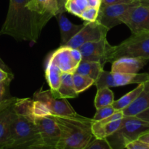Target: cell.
I'll return each instance as SVG.
<instances>
[{"label": "cell", "mask_w": 149, "mask_h": 149, "mask_svg": "<svg viewBox=\"0 0 149 149\" xmlns=\"http://www.w3.org/2000/svg\"><path fill=\"white\" fill-rule=\"evenodd\" d=\"M30 0H10L8 12L0 35H8L16 41L36 43L43 28L51 17L28 10Z\"/></svg>", "instance_id": "6da1fadb"}, {"label": "cell", "mask_w": 149, "mask_h": 149, "mask_svg": "<svg viewBox=\"0 0 149 149\" xmlns=\"http://www.w3.org/2000/svg\"><path fill=\"white\" fill-rule=\"evenodd\" d=\"M54 117L61 130V137L55 147L57 149H84L95 138L92 132L93 119L78 113Z\"/></svg>", "instance_id": "7a4b0ae2"}, {"label": "cell", "mask_w": 149, "mask_h": 149, "mask_svg": "<svg viewBox=\"0 0 149 149\" xmlns=\"http://www.w3.org/2000/svg\"><path fill=\"white\" fill-rule=\"evenodd\" d=\"M37 145L44 144L34 121L15 113L4 149H22Z\"/></svg>", "instance_id": "3957f363"}, {"label": "cell", "mask_w": 149, "mask_h": 149, "mask_svg": "<svg viewBox=\"0 0 149 149\" xmlns=\"http://www.w3.org/2000/svg\"><path fill=\"white\" fill-rule=\"evenodd\" d=\"M149 131V122L137 116H125L121 126L106 140L112 149H125L126 145L138 140Z\"/></svg>", "instance_id": "277c9868"}, {"label": "cell", "mask_w": 149, "mask_h": 149, "mask_svg": "<svg viewBox=\"0 0 149 149\" xmlns=\"http://www.w3.org/2000/svg\"><path fill=\"white\" fill-rule=\"evenodd\" d=\"M122 57L141 58L149 60V31L132 33L119 45L112 46L106 63H112Z\"/></svg>", "instance_id": "5b68a950"}, {"label": "cell", "mask_w": 149, "mask_h": 149, "mask_svg": "<svg viewBox=\"0 0 149 149\" xmlns=\"http://www.w3.org/2000/svg\"><path fill=\"white\" fill-rule=\"evenodd\" d=\"M149 81V74H126V73L111 72L103 70L95 82L96 88L115 87L126 86L132 84H141Z\"/></svg>", "instance_id": "8992f818"}, {"label": "cell", "mask_w": 149, "mask_h": 149, "mask_svg": "<svg viewBox=\"0 0 149 149\" xmlns=\"http://www.w3.org/2000/svg\"><path fill=\"white\" fill-rule=\"evenodd\" d=\"M109 29L97 21L84 22L79 31L63 46L79 48L87 42H97L106 38Z\"/></svg>", "instance_id": "52a82bcc"}, {"label": "cell", "mask_w": 149, "mask_h": 149, "mask_svg": "<svg viewBox=\"0 0 149 149\" xmlns=\"http://www.w3.org/2000/svg\"><path fill=\"white\" fill-rule=\"evenodd\" d=\"M132 33L149 31V7L139 4L132 6L122 18Z\"/></svg>", "instance_id": "ba28073f"}, {"label": "cell", "mask_w": 149, "mask_h": 149, "mask_svg": "<svg viewBox=\"0 0 149 149\" xmlns=\"http://www.w3.org/2000/svg\"><path fill=\"white\" fill-rule=\"evenodd\" d=\"M137 4L139 3L109 5L101 4L96 21L110 30L115 26L122 24V18L123 16L132 6Z\"/></svg>", "instance_id": "9c48e42d"}, {"label": "cell", "mask_w": 149, "mask_h": 149, "mask_svg": "<svg viewBox=\"0 0 149 149\" xmlns=\"http://www.w3.org/2000/svg\"><path fill=\"white\" fill-rule=\"evenodd\" d=\"M33 99L47 105L54 116H68L77 113L67 99L54 97L50 90H38L33 94Z\"/></svg>", "instance_id": "30bf717a"}, {"label": "cell", "mask_w": 149, "mask_h": 149, "mask_svg": "<svg viewBox=\"0 0 149 149\" xmlns=\"http://www.w3.org/2000/svg\"><path fill=\"white\" fill-rule=\"evenodd\" d=\"M34 122L44 145L56 147L61 137V130L53 115L35 117Z\"/></svg>", "instance_id": "8fae6325"}, {"label": "cell", "mask_w": 149, "mask_h": 149, "mask_svg": "<svg viewBox=\"0 0 149 149\" xmlns=\"http://www.w3.org/2000/svg\"><path fill=\"white\" fill-rule=\"evenodd\" d=\"M111 47L112 45H111L107 39L105 38L97 42H87L81 45L78 49L82 56L81 61H95L104 65L107 63L106 59Z\"/></svg>", "instance_id": "7c38bea8"}, {"label": "cell", "mask_w": 149, "mask_h": 149, "mask_svg": "<svg viewBox=\"0 0 149 149\" xmlns=\"http://www.w3.org/2000/svg\"><path fill=\"white\" fill-rule=\"evenodd\" d=\"M17 97H10L0 104V148L7 145L10 135V126L15 112L14 104Z\"/></svg>", "instance_id": "4fadbf2b"}, {"label": "cell", "mask_w": 149, "mask_h": 149, "mask_svg": "<svg viewBox=\"0 0 149 149\" xmlns=\"http://www.w3.org/2000/svg\"><path fill=\"white\" fill-rule=\"evenodd\" d=\"M49 57L62 73L74 74L79 65L73 59L70 47H68L61 46L54 52H50Z\"/></svg>", "instance_id": "5bb4252c"}, {"label": "cell", "mask_w": 149, "mask_h": 149, "mask_svg": "<svg viewBox=\"0 0 149 149\" xmlns=\"http://www.w3.org/2000/svg\"><path fill=\"white\" fill-rule=\"evenodd\" d=\"M148 60L141 58L122 57L112 62L111 72L135 74L142 69Z\"/></svg>", "instance_id": "9a60e30c"}, {"label": "cell", "mask_w": 149, "mask_h": 149, "mask_svg": "<svg viewBox=\"0 0 149 149\" xmlns=\"http://www.w3.org/2000/svg\"><path fill=\"white\" fill-rule=\"evenodd\" d=\"M55 17L58 20L61 31V46H63L79 31L83 24L77 25L73 23L65 17L64 13H58Z\"/></svg>", "instance_id": "2e32d148"}, {"label": "cell", "mask_w": 149, "mask_h": 149, "mask_svg": "<svg viewBox=\"0 0 149 149\" xmlns=\"http://www.w3.org/2000/svg\"><path fill=\"white\" fill-rule=\"evenodd\" d=\"M26 7L33 13L51 18L59 13L57 0H30Z\"/></svg>", "instance_id": "e0dca14e"}, {"label": "cell", "mask_w": 149, "mask_h": 149, "mask_svg": "<svg viewBox=\"0 0 149 149\" xmlns=\"http://www.w3.org/2000/svg\"><path fill=\"white\" fill-rule=\"evenodd\" d=\"M149 108V81L144 82V88L138 98L122 111L124 116H136Z\"/></svg>", "instance_id": "ac0fdd59"}, {"label": "cell", "mask_w": 149, "mask_h": 149, "mask_svg": "<svg viewBox=\"0 0 149 149\" xmlns=\"http://www.w3.org/2000/svg\"><path fill=\"white\" fill-rule=\"evenodd\" d=\"M45 73L47 82L49 86V90L52 94L54 95L58 91L61 85V75L63 73L53 63L49 55L47 56L45 63Z\"/></svg>", "instance_id": "d6986e66"}, {"label": "cell", "mask_w": 149, "mask_h": 149, "mask_svg": "<svg viewBox=\"0 0 149 149\" xmlns=\"http://www.w3.org/2000/svg\"><path fill=\"white\" fill-rule=\"evenodd\" d=\"M122 119L104 124L100 123L99 121H95L93 119V125H92V132L94 137L96 138L103 139L111 135L120 127Z\"/></svg>", "instance_id": "ffe728a7"}, {"label": "cell", "mask_w": 149, "mask_h": 149, "mask_svg": "<svg viewBox=\"0 0 149 149\" xmlns=\"http://www.w3.org/2000/svg\"><path fill=\"white\" fill-rule=\"evenodd\" d=\"M73 74L71 73H63L61 75V85L58 91L53 95L54 97L58 98L72 99L78 97L74 88V83L72 79Z\"/></svg>", "instance_id": "44dd1931"}, {"label": "cell", "mask_w": 149, "mask_h": 149, "mask_svg": "<svg viewBox=\"0 0 149 149\" xmlns=\"http://www.w3.org/2000/svg\"><path fill=\"white\" fill-rule=\"evenodd\" d=\"M104 65L95 61H81L77 66L75 72L81 75L87 76L93 79L95 81L97 79L100 73L103 70Z\"/></svg>", "instance_id": "7402d4cb"}, {"label": "cell", "mask_w": 149, "mask_h": 149, "mask_svg": "<svg viewBox=\"0 0 149 149\" xmlns=\"http://www.w3.org/2000/svg\"><path fill=\"white\" fill-rule=\"evenodd\" d=\"M144 88V83H141V84H138L137 87H135L134 90L132 91L129 92L128 93L125 94L122 97L118 100H114L112 104L113 107L116 109V111H122L125 110V109L130 106L137 98L138 96L140 95L142 91L143 90Z\"/></svg>", "instance_id": "603a6c76"}, {"label": "cell", "mask_w": 149, "mask_h": 149, "mask_svg": "<svg viewBox=\"0 0 149 149\" xmlns=\"http://www.w3.org/2000/svg\"><path fill=\"white\" fill-rule=\"evenodd\" d=\"M33 98H17L14 104V111L19 116H24L31 120L34 121V115L33 113Z\"/></svg>", "instance_id": "cb8c5ba5"}, {"label": "cell", "mask_w": 149, "mask_h": 149, "mask_svg": "<svg viewBox=\"0 0 149 149\" xmlns=\"http://www.w3.org/2000/svg\"><path fill=\"white\" fill-rule=\"evenodd\" d=\"M114 101V95L109 87H103L97 89L95 97V107L96 109L105 106H111Z\"/></svg>", "instance_id": "d4e9b609"}, {"label": "cell", "mask_w": 149, "mask_h": 149, "mask_svg": "<svg viewBox=\"0 0 149 149\" xmlns=\"http://www.w3.org/2000/svg\"><path fill=\"white\" fill-rule=\"evenodd\" d=\"M72 79L74 88L77 94H80L85 90H88L90 87L94 85L95 82L93 79L87 76L76 74V73L73 74Z\"/></svg>", "instance_id": "484cf974"}, {"label": "cell", "mask_w": 149, "mask_h": 149, "mask_svg": "<svg viewBox=\"0 0 149 149\" xmlns=\"http://www.w3.org/2000/svg\"><path fill=\"white\" fill-rule=\"evenodd\" d=\"M87 7H89L87 0H66L65 4V11L79 17Z\"/></svg>", "instance_id": "4316f807"}, {"label": "cell", "mask_w": 149, "mask_h": 149, "mask_svg": "<svg viewBox=\"0 0 149 149\" xmlns=\"http://www.w3.org/2000/svg\"><path fill=\"white\" fill-rule=\"evenodd\" d=\"M33 113L35 117H42V116H49L52 115L51 113L49 108L42 102L39 100H33Z\"/></svg>", "instance_id": "83f0119b"}, {"label": "cell", "mask_w": 149, "mask_h": 149, "mask_svg": "<svg viewBox=\"0 0 149 149\" xmlns=\"http://www.w3.org/2000/svg\"><path fill=\"white\" fill-rule=\"evenodd\" d=\"M98 12L99 8L89 6L85 10H83L79 17L84 22H95L97 20Z\"/></svg>", "instance_id": "f1b7e54d"}, {"label": "cell", "mask_w": 149, "mask_h": 149, "mask_svg": "<svg viewBox=\"0 0 149 149\" xmlns=\"http://www.w3.org/2000/svg\"><path fill=\"white\" fill-rule=\"evenodd\" d=\"M116 111H116L113 107L112 105L111 106L100 108V109H96L95 114L94 117H93V119L95 121H100L102 119H104L106 118L109 117V116H111L112 114L115 113Z\"/></svg>", "instance_id": "f546056e"}, {"label": "cell", "mask_w": 149, "mask_h": 149, "mask_svg": "<svg viewBox=\"0 0 149 149\" xmlns=\"http://www.w3.org/2000/svg\"><path fill=\"white\" fill-rule=\"evenodd\" d=\"M84 149H112V148L106 138L100 139L95 138Z\"/></svg>", "instance_id": "4dcf8cb0"}, {"label": "cell", "mask_w": 149, "mask_h": 149, "mask_svg": "<svg viewBox=\"0 0 149 149\" xmlns=\"http://www.w3.org/2000/svg\"><path fill=\"white\" fill-rule=\"evenodd\" d=\"M12 79H9L6 80V81L0 82V104L8 98V94H9V88H10V84L12 81Z\"/></svg>", "instance_id": "1f68e13d"}, {"label": "cell", "mask_w": 149, "mask_h": 149, "mask_svg": "<svg viewBox=\"0 0 149 149\" xmlns=\"http://www.w3.org/2000/svg\"><path fill=\"white\" fill-rule=\"evenodd\" d=\"M127 149H149V144L138 139L132 141L126 145Z\"/></svg>", "instance_id": "d6a6232c"}, {"label": "cell", "mask_w": 149, "mask_h": 149, "mask_svg": "<svg viewBox=\"0 0 149 149\" xmlns=\"http://www.w3.org/2000/svg\"><path fill=\"white\" fill-rule=\"evenodd\" d=\"M103 4H135L140 3V0H101Z\"/></svg>", "instance_id": "836d02e7"}, {"label": "cell", "mask_w": 149, "mask_h": 149, "mask_svg": "<svg viewBox=\"0 0 149 149\" xmlns=\"http://www.w3.org/2000/svg\"><path fill=\"white\" fill-rule=\"evenodd\" d=\"M70 51H71V55L72 56L73 59L77 63L79 64L81 61H82V56H81V53L79 49L78 48H70Z\"/></svg>", "instance_id": "e575fe53"}, {"label": "cell", "mask_w": 149, "mask_h": 149, "mask_svg": "<svg viewBox=\"0 0 149 149\" xmlns=\"http://www.w3.org/2000/svg\"><path fill=\"white\" fill-rule=\"evenodd\" d=\"M13 78H14L13 74H10V73L7 72L4 69L0 68V82L6 81V80L9 79H13Z\"/></svg>", "instance_id": "d590c367"}, {"label": "cell", "mask_w": 149, "mask_h": 149, "mask_svg": "<svg viewBox=\"0 0 149 149\" xmlns=\"http://www.w3.org/2000/svg\"><path fill=\"white\" fill-rule=\"evenodd\" d=\"M136 116H138V117L141 118V119H143V120L149 122V108L146 109V110L143 111H141V113L137 114Z\"/></svg>", "instance_id": "8d00e7d4"}, {"label": "cell", "mask_w": 149, "mask_h": 149, "mask_svg": "<svg viewBox=\"0 0 149 149\" xmlns=\"http://www.w3.org/2000/svg\"><path fill=\"white\" fill-rule=\"evenodd\" d=\"M22 149H57L55 147L49 146L46 145H37V146H33L28 147V148H22Z\"/></svg>", "instance_id": "74e56055"}, {"label": "cell", "mask_w": 149, "mask_h": 149, "mask_svg": "<svg viewBox=\"0 0 149 149\" xmlns=\"http://www.w3.org/2000/svg\"><path fill=\"white\" fill-rule=\"evenodd\" d=\"M87 1H88L89 6L96 7V8H100L102 4L101 0H87Z\"/></svg>", "instance_id": "f35d334b"}, {"label": "cell", "mask_w": 149, "mask_h": 149, "mask_svg": "<svg viewBox=\"0 0 149 149\" xmlns=\"http://www.w3.org/2000/svg\"><path fill=\"white\" fill-rule=\"evenodd\" d=\"M58 5V9H59V13H64L65 10V4L66 2V0H57Z\"/></svg>", "instance_id": "ab89813d"}, {"label": "cell", "mask_w": 149, "mask_h": 149, "mask_svg": "<svg viewBox=\"0 0 149 149\" xmlns=\"http://www.w3.org/2000/svg\"><path fill=\"white\" fill-rule=\"evenodd\" d=\"M0 68H2V69H4V71H6L7 72L10 73V74H13V72H12V71H11V69L10 68V67H9L8 65H7V64H6L5 63H4L2 60H1V58H0Z\"/></svg>", "instance_id": "60d3db41"}, {"label": "cell", "mask_w": 149, "mask_h": 149, "mask_svg": "<svg viewBox=\"0 0 149 149\" xmlns=\"http://www.w3.org/2000/svg\"><path fill=\"white\" fill-rule=\"evenodd\" d=\"M139 140H141V141H143V142L145 143H147L149 144V131L148 132H146V133H144L143 135H141V137H140L139 138H138Z\"/></svg>", "instance_id": "b9f144b4"}, {"label": "cell", "mask_w": 149, "mask_h": 149, "mask_svg": "<svg viewBox=\"0 0 149 149\" xmlns=\"http://www.w3.org/2000/svg\"><path fill=\"white\" fill-rule=\"evenodd\" d=\"M140 3L143 5L148 6L149 7V0H140Z\"/></svg>", "instance_id": "7bdbcfd3"}, {"label": "cell", "mask_w": 149, "mask_h": 149, "mask_svg": "<svg viewBox=\"0 0 149 149\" xmlns=\"http://www.w3.org/2000/svg\"><path fill=\"white\" fill-rule=\"evenodd\" d=\"M0 149H3V148H0Z\"/></svg>", "instance_id": "ee69618b"}]
</instances>
